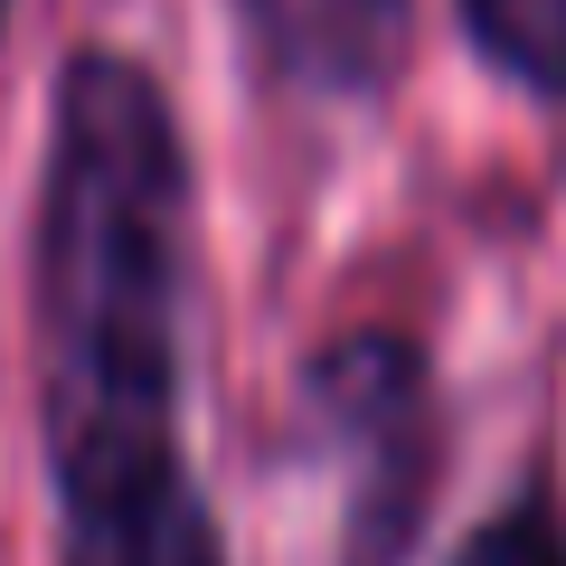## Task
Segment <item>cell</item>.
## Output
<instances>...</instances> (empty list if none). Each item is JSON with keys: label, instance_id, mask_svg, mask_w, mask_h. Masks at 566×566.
I'll use <instances>...</instances> for the list:
<instances>
[{"label": "cell", "instance_id": "cell-1", "mask_svg": "<svg viewBox=\"0 0 566 566\" xmlns=\"http://www.w3.org/2000/svg\"><path fill=\"white\" fill-rule=\"evenodd\" d=\"M189 255L199 180L170 85L133 48H76L48 95L29 227L57 566H227L180 434Z\"/></svg>", "mask_w": 566, "mask_h": 566}, {"label": "cell", "instance_id": "cell-2", "mask_svg": "<svg viewBox=\"0 0 566 566\" xmlns=\"http://www.w3.org/2000/svg\"><path fill=\"white\" fill-rule=\"evenodd\" d=\"M303 424L340 482V566H406L444 482V397L406 331H331L303 359Z\"/></svg>", "mask_w": 566, "mask_h": 566}, {"label": "cell", "instance_id": "cell-3", "mask_svg": "<svg viewBox=\"0 0 566 566\" xmlns=\"http://www.w3.org/2000/svg\"><path fill=\"white\" fill-rule=\"evenodd\" d=\"M245 39L303 95H368L397 66L406 0H237Z\"/></svg>", "mask_w": 566, "mask_h": 566}, {"label": "cell", "instance_id": "cell-4", "mask_svg": "<svg viewBox=\"0 0 566 566\" xmlns=\"http://www.w3.org/2000/svg\"><path fill=\"white\" fill-rule=\"evenodd\" d=\"M463 48L528 104H566V0H453Z\"/></svg>", "mask_w": 566, "mask_h": 566}, {"label": "cell", "instance_id": "cell-5", "mask_svg": "<svg viewBox=\"0 0 566 566\" xmlns=\"http://www.w3.org/2000/svg\"><path fill=\"white\" fill-rule=\"evenodd\" d=\"M453 566H566V501H557V482H528L510 510H491V520L463 538Z\"/></svg>", "mask_w": 566, "mask_h": 566}, {"label": "cell", "instance_id": "cell-6", "mask_svg": "<svg viewBox=\"0 0 566 566\" xmlns=\"http://www.w3.org/2000/svg\"><path fill=\"white\" fill-rule=\"evenodd\" d=\"M10 10H20V0H0V39H10Z\"/></svg>", "mask_w": 566, "mask_h": 566}]
</instances>
